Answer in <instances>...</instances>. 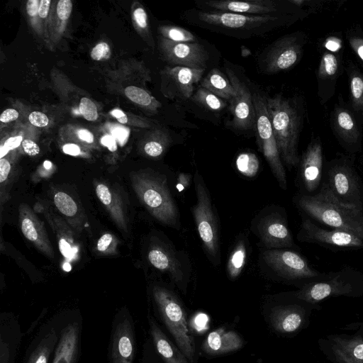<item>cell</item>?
<instances>
[{
	"mask_svg": "<svg viewBox=\"0 0 363 363\" xmlns=\"http://www.w3.org/2000/svg\"><path fill=\"white\" fill-rule=\"evenodd\" d=\"M12 351L8 341L1 335L0 340V363H13Z\"/></svg>",
	"mask_w": 363,
	"mask_h": 363,
	"instance_id": "cell-42",
	"label": "cell"
},
{
	"mask_svg": "<svg viewBox=\"0 0 363 363\" xmlns=\"http://www.w3.org/2000/svg\"><path fill=\"white\" fill-rule=\"evenodd\" d=\"M154 298L161 317L179 350L192 361L194 345L182 305L174 294L164 288L156 287Z\"/></svg>",
	"mask_w": 363,
	"mask_h": 363,
	"instance_id": "cell-8",
	"label": "cell"
},
{
	"mask_svg": "<svg viewBox=\"0 0 363 363\" xmlns=\"http://www.w3.org/2000/svg\"><path fill=\"white\" fill-rule=\"evenodd\" d=\"M191 184V175L180 173L179 174L177 183V189L181 191L186 189Z\"/></svg>",
	"mask_w": 363,
	"mask_h": 363,
	"instance_id": "cell-52",
	"label": "cell"
},
{
	"mask_svg": "<svg viewBox=\"0 0 363 363\" xmlns=\"http://www.w3.org/2000/svg\"><path fill=\"white\" fill-rule=\"evenodd\" d=\"M293 296L303 301L319 304L328 298L363 296V272L350 266L325 273L323 278L311 282L295 291Z\"/></svg>",
	"mask_w": 363,
	"mask_h": 363,
	"instance_id": "cell-5",
	"label": "cell"
},
{
	"mask_svg": "<svg viewBox=\"0 0 363 363\" xmlns=\"http://www.w3.org/2000/svg\"><path fill=\"white\" fill-rule=\"evenodd\" d=\"M44 165H45V167L49 168V167H51L52 164H51V163L50 162L45 161L44 162Z\"/></svg>",
	"mask_w": 363,
	"mask_h": 363,
	"instance_id": "cell-63",
	"label": "cell"
},
{
	"mask_svg": "<svg viewBox=\"0 0 363 363\" xmlns=\"http://www.w3.org/2000/svg\"><path fill=\"white\" fill-rule=\"evenodd\" d=\"M294 202L311 219L363 238V211L340 203L323 186L314 194H296Z\"/></svg>",
	"mask_w": 363,
	"mask_h": 363,
	"instance_id": "cell-2",
	"label": "cell"
},
{
	"mask_svg": "<svg viewBox=\"0 0 363 363\" xmlns=\"http://www.w3.org/2000/svg\"><path fill=\"white\" fill-rule=\"evenodd\" d=\"M96 193L104 205L108 206L112 202V194L106 185L104 184H98L96 187Z\"/></svg>",
	"mask_w": 363,
	"mask_h": 363,
	"instance_id": "cell-43",
	"label": "cell"
},
{
	"mask_svg": "<svg viewBox=\"0 0 363 363\" xmlns=\"http://www.w3.org/2000/svg\"><path fill=\"white\" fill-rule=\"evenodd\" d=\"M44 315H44V313H42V314H41V315L38 318V319L35 321V323H33V324H31L30 327L28 328V331H27V333H30V332L33 330V328L37 325V324H38L37 323H38V322H39V321L43 318V317Z\"/></svg>",
	"mask_w": 363,
	"mask_h": 363,
	"instance_id": "cell-62",
	"label": "cell"
},
{
	"mask_svg": "<svg viewBox=\"0 0 363 363\" xmlns=\"http://www.w3.org/2000/svg\"><path fill=\"white\" fill-rule=\"evenodd\" d=\"M343 328L353 333L320 337V350L333 363H363V322L351 323Z\"/></svg>",
	"mask_w": 363,
	"mask_h": 363,
	"instance_id": "cell-12",
	"label": "cell"
},
{
	"mask_svg": "<svg viewBox=\"0 0 363 363\" xmlns=\"http://www.w3.org/2000/svg\"><path fill=\"white\" fill-rule=\"evenodd\" d=\"M323 146L319 137L313 138L299 162V182L305 194H314L319 190L323 174Z\"/></svg>",
	"mask_w": 363,
	"mask_h": 363,
	"instance_id": "cell-18",
	"label": "cell"
},
{
	"mask_svg": "<svg viewBox=\"0 0 363 363\" xmlns=\"http://www.w3.org/2000/svg\"><path fill=\"white\" fill-rule=\"evenodd\" d=\"M353 155H340L325 162L321 186L340 203L363 211V180Z\"/></svg>",
	"mask_w": 363,
	"mask_h": 363,
	"instance_id": "cell-4",
	"label": "cell"
},
{
	"mask_svg": "<svg viewBox=\"0 0 363 363\" xmlns=\"http://www.w3.org/2000/svg\"><path fill=\"white\" fill-rule=\"evenodd\" d=\"M226 75L233 85L235 95L229 101L232 114L230 125L236 130L247 131L255 127L256 116L252 94L247 85L227 67Z\"/></svg>",
	"mask_w": 363,
	"mask_h": 363,
	"instance_id": "cell-15",
	"label": "cell"
},
{
	"mask_svg": "<svg viewBox=\"0 0 363 363\" xmlns=\"http://www.w3.org/2000/svg\"><path fill=\"white\" fill-rule=\"evenodd\" d=\"M342 71L340 54L326 50L321 56L317 72L318 96L320 104L328 102L335 92V86Z\"/></svg>",
	"mask_w": 363,
	"mask_h": 363,
	"instance_id": "cell-22",
	"label": "cell"
},
{
	"mask_svg": "<svg viewBox=\"0 0 363 363\" xmlns=\"http://www.w3.org/2000/svg\"><path fill=\"white\" fill-rule=\"evenodd\" d=\"M236 167L243 175L248 177H255L259 167L257 156L251 152H242L236 159Z\"/></svg>",
	"mask_w": 363,
	"mask_h": 363,
	"instance_id": "cell-33",
	"label": "cell"
},
{
	"mask_svg": "<svg viewBox=\"0 0 363 363\" xmlns=\"http://www.w3.org/2000/svg\"><path fill=\"white\" fill-rule=\"evenodd\" d=\"M54 203L57 209L66 216H73L77 212L75 201L67 194L59 191L54 196Z\"/></svg>",
	"mask_w": 363,
	"mask_h": 363,
	"instance_id": "cell-38",
	"label": "cell"
},
{
	"mask_svg": "<svg viewBox=\"0 0 363 363\" xmlns=\"http://www.w3.org/2000/svg\"><path fill=\"white\" fill-rule=\"evenodd\" d=\"M57 340V333L52 328L42 338L27 363H48Z\"/></svg>",
	"mask_w": 363,
	"mask_h": 363,
	"instance_id": "cell-30",
	"label": "cell"
},
{
	"mask_svg": "<svg viewBox=\"0 0 363 363\" xmlns=\"http://www.w3.org/2000/svg\"><path fill=\"white\" fill-rule=\"evenodd\" d=\"M111 114L114 116L118 122L122 124H125L128 122V118L126 114L122 111L121 109H113L111 111Z\"/></svg>",
	"mask_w": 363,
	"mask_h": 363,
	"instance_id": "cell-61",
	"label": "cell"
},
{
	"mask_svg": "<svg viewBox=\"0 0 363 363\" xmlns=\"http://www.w3.org/2000/svg\"><path fill=\"white\" fill-rule=\"evenodd\" d=\"M246 257V245L243 240H240L233 248L227 263V272L231 279H235L240 274Z\"/></svg>",
	"mask_w": 363,
	"mask_h": 363,
	"instance_id": "cell-32",
	"label": "cell"
},
{
	"mask_svg": "<svg viewBox=\"0 0 363 363\" xmlns=\"http://www.w3.org/2000/svg\"><path fill=\"white\" fill-rule=\"evenodd\" d=\"M306 43V37L301 32L278 38L259 56V68L264 74H273L293 67L301 59Z\"/></svg>",
	"mask_w": 363,
	"mask_h": 363,
	"instance_id": "cell-11",
	"label": "cell"
},
{
	"mask_svg": "<svg viewBox=\"0 0 363 363\" xmlns=\"http://www.w3.org/2000/svg\"><path fill=\"white\" fill-rule=\"evenodd\" d=\"M307 15L306 13L245 15L194 9L184 11L182 18L189 24L212 32L246 39L291 26Z\"/></svg>",
	"mask_w": 363,
	"mask_h": 363,
	"instance_id": "cell-1",
	"label": "cell"
},
{
	"mask_svg": "<svg viewBox=\"0 0 363 363\" xmlns=\"http://www.w3.org/2000/svg\"><path fill=\"white\" fill-rule=\"evenodd\" d=\"M133 16L137 24L141 28H146L147 27V16L143 9H136L133 13Z\"/></svg>",
	"mask_w": 363,
	"mask_h": 363,
	"instance_id": "cell-48",
	"label": "cell"
},
{
	"mask_svg": "<svg viewBox=\"0 0 363 363\" xmlns=\"http://www.w3.org/2000/svg\"><path fill=\"white\" fill-rule=\"evenodd\" d=\"M204 11L227 12L245 15H268L276 13H302L308 11L291 4L289 0H207L196 2Z\"/></svg>",
	"mask_w": 363,
	"mask_h": 363,
	"instance_id": "cell-13",
	"label": "cell"
},
{
	"mask_svg": "<svg viewBox=\"0 0 363 363\" xmlns=\"http://www.w3.org/2000/svg\"><path fill=\"white\" fill-rule=\"evenodd\" d=\"M165 39L176 43H199L197 37L188 30L179 26H168L161 28Z\"/></svg>",
	"mask_w": 363,
	"mask_h": 363,
	"instance_id": "cell-34",
	"label": "cell"
},
{
	"mask_svg": "<svg viewBox=\"0 0 363 363\" xmlns=\"http://www.w3.org/2000/svg\"><path fill=\"white\" fill-rule=\"evenodd\" d=\"M40 2L38 0H29L26 4L27 13L30 16H35L38 13Z\"/></svg>",
	"mask_w": 363,
	"mask_h": 363,
	"instance_id": "cell-55",
	"label": "cell"
},
{
	"mask_svg": "<svg viewBox=\"0 0 363 363\" xmlns=\"http://www.w3.org/2000/svg\"><path fill=\"white\" fill-rule=\"evenodd\" d=\"M22 147L25 152L30 156H35L40 152L39 146L33 140L25 139L22 141Z\"/></svg>",
	"mask_w": 363,
	"mask_h": 363,
	"instance_id": "cell-47",
	"label": "cell"
},
{
	"mask_svg": "<svg viewBox=\"0 0 363 363\" xmlns=\"http://www.w3.org/2000/svg\"><path fill=\"white\" fill-rule=\"evenodd\" d=\"M110 48L106 43L97 44L91 51V57L94 60H106L110 57Z\"/></svg>",
	"mask_w": 363,
	"mask_h": 363,
	"instance_id": "cell-41",
	"label": "cell"
},
{
	"mask_svg": "<svg viewBox=\"0 0 363 363\" xmlns=\"http://www.w3.org/2000/svg\"><path fill=\"white\" fill-rule=\"evenodd\" d=\"M113 240L112 235L106 233L103 235L98 240L97 250L100 252L106 251Z\"/></svg>",
	"mask_w": 363,
	"mask_h": 363,
	"instance_id": "cell-49",
	"label": "cell"
},
{
	"mask_svg": "<svg viewBox=\"0 0 363 363\" xmlns=\"http://www.w3.org/2000/svg\"><path fill=\"white\" fill-rule=\"evenodd\" d=\"M150 326L155 348L164 363H189L184 353L171 342L154 320H150Z\"/></svg>",
	"mask_w": 363,
	"mask_h": 363,
	"instance_id": "cell-27",
	"label": "cell"
},
{
	"mask_svg": "<svg viewBox=\"0 0 363 363\" xmlns=\"http://www.w3.org/2000/svg\"><path fill=\"white\" fill-rule=\"evenodd\" d=\"M294 298L296 302L274 308L270 315L273 328L281 334L293 335L298 333L308 325L313 311L321 309L320 304H312Z\"/></svg>",
	"mask_w": 363,
	"mask_h": 363,
	"instance_id": "cell-16",
	"label": "cell"
},
{
	"mask_svg": "<svg viewBox=\"0 0 363 363\" xmlns=\"http://www.w3.org/2000/svg\"><path fill=\"white\" fill-rule=\"evenodd\" d=\"M162 50L168 62L174 66L205 69L209 59L208 51L199 43H176L164 39Z\"/></svg>",
	"mask_w": 363,
	"mask_h": 363,
	"instance_id": "cell-19",
	"label": "cell"
},
{
	"mask_svg": "<svg viewBox=\"0 0 363 363\" xmlns=\"http://www.w3.org/2000/svg\"><path fill=\"white\" fill-rule=\"evenodd\" d=\"M205 69L174 66L164 69L167 96L176 101H185L193 96L194 85L202 78Z\"/></svg>",
	"mask_w": 363,
	"mask_h": 363,
	"instance_id": "cell-20",
	"label": "cell"
},
{
	"mask_svg": "<svg viewBox=\"0 0 363 363\" xmlns=\"http://www.w3.org/2000/svg\"><path fill=\"white\" fill-rule=\"evenodd\" d=\"M50 0H40L38 14L40 17L45 18L48 16Z\"/></svg>",
	"mask_w": 363,
	"mask_h": 363,
	"instance_id": "cell-59",
	"label": "cell"
},
{
	"mask_svg": "<svg viewBox=\"0 0 363 363\" xmlns=\"http://www.w3.org/2000/svg\"><path fill=\"white\" fill-rule=\"evenodd\" d=\"M135 337L130 320L124 317L116 325L111 345V363H133Z\"/></svg>",
	"mask_w": 363,
	"mask_h": 363,
	"instance_id": "cell-24",
	"label": "cell"
},
{
	"mask_svg": "<svg viewBox=\"0 0 363 363\" xmlns=\"http://www.w3.org/2000/svg\"><path fill=\"white\" fill-rule=\"evenodd\" d=\"M80 330L77 323L67 325L61 332L52 363H75L79 342Z\"/></svg>",
	"mask_w": 363,
	"mask_h": 363,
	"instance_id": "cell-25",
	"label": "cell"
},
{
	"mask_svg": "<svg viewBox=\"0 0 363 363\" xmlns=\"http://www.w3.org/2000/svg\"><path fill=\"white\" fill-rule=\"evenodd\" d=\"M330 125L340 145L351 155L362 150L361 125L353 113L342 101L330 115Z\"/></svg>",
	"mask_w": 363,
	"mask_h": 363,
	"instance_id": "cell-17",
	"label": "cell"
},
{
	"mask_svg": "<svg viewBox=\"0 0 363 363\" xmlns=\"http://www.w3.org/2000/svg\"><path fill=\"white\" fill-rule=\"evenodd\" d=\"M191 100L212 112H219L227 106L225 100L201 86L193 94Z\"/></svg>",
	"mask_w": 363,
	"mask_h": 363,
	"instance_id": "cell-31",
	"label": "cell"
},
{
	"mask_svg": "<svg viewBox=\"0 0 363 363\" xmlns=\"http://www.w3.org/2000/svg\"><path fill=\"white\" fill-rule=\"evenodd\" d=\"M59 247L61 253L66 257H69L72 256V247L65 240L61 239L59 242Z\"/></svg>",
	"mask_w": 363,
	"mask_h": 363,
	"instance_id": "cell-58",
	"label": "cell"
},
{
	"mask_svg": "<svg viewBox=\"0 0 363 363\" xmlns=\"http://www.w3.org/2000/svg\"><path fill=\"white\" fill-rule=\"evenodd\" d=\"M347 72L352 108L359 112L363 110V73L352 63L349 65Z\"/></svg>",
	"mask_w": 363,
	"mask_h": 363,
	"instance_id": "cell-29",
	"label": "cell"
},
{
	"mask_svg": "<svg viewBox=\"0 0 363 363\" xmlns=\"http://www.w3.org/2000/svg\"><path fill=\"white\" fill-rule=\"evenodd\" d=\"M21 230L24 236L30 241L35 242L43 247L42 241L43 233L40 231V225L37 221L31 217H24L21 220Z\"/></svg>",
	"mask_w": 363,
	"mask_h": 363,
	"instance_id": "cell-36",
	"label": "cell"
},
{
	"mask_svg": "<svg viewBox=\"0 0 363 363\" xmlns=\"http://www.w3.org/2000/svg\"><path fill=\"white\" fill-rule=\"evenodd\" d=\"M63 152L65 154L76 156L80 153L79 147L74 143H67L62 147Z\"/></svg>",
	"mask_w": 363,
	"mask_h": 363,
	"instance_id": "cell-57",
	"label": "cell"
},
{
	"mask_svg": "<svg viewBox=\"0 0 363 363\" xmlns=\"http://www.w3.org/2000/svg\"><path fill=\"white\" fill-rule=\"evenodd\" d=\"M169 143V135L161 133L157 139H152L145 143L144 151L150 157H157L164 153Z\"/></svg>",
	"mask_w": 363,
	"mask_h": 363,
	"instance_id": "cell-37",
	"label": "cell"
},
{
	"mask_svg": "<svg viewBox=\"0 0 363 363\" xmlns=\"http://www.w3.org/2000/svg\"><path fill=\"white\" fill-rule=\"evenodd\" d=\"M196 203L193 214L199 237L212 262H220L218 220L214 213L209 191L202 176L196 172L194 177Z\"/></svg>",
	"mask_w": 363,
	"mask_h": 363,
	"instance_id": "cell-7",
	"label": "cell"
},
{
	"mask_svg": "<svg viewBox=\"0 0 363 363\" xmlns=\"http://www.w3.org/2000/svg\"><path fill=\"white\" fill-rule=\"evenodd\" d=\"M23 139L20 135L9 138L3 145L8 151L13 150L22 143Z\"/></svg>",
	"mask_w": 363,
	"mask_h": 363,
	"instance_id": "cell-54",
	"label": "cell"
},
{
	"mask_svg": "<svg viewBox=\"0 0 363 363\" xmlns=\"http://www.w3.org/2000/svg\"><path fill=\"white\" fill-rule=\"evenodd\" d=\"M258 236L269 249H294L296 247L286 218L278 213L264 216L257 226Z\"/></svg>",
	"mask_w": 363,
	"mask_h": 363,
	"instance_id": "cell-21",
	"label": "cell"
},
{
	"mask_svg": "<svg viewBox=\"0 0 363 363\" xmlns=\"http://www.w3.org/2000/svg\"><path fill=\"white\" fill-rule=\"evenodd\" d=\"M30 122L37 127H45L48 124L47 116L39 111H33L28 116Z\"/></svg>",
	"mask_w": 363,
	"mask_h": 363,
	"instance_id": "cell-46",
	"label": "cell"
},
{
	"mask_svg": "<svg viewBox=\"0 0 363 363\" xmlns=\"http://www.w3.org/2000/svg\"><path fill=\"white\" fill-rule=\"evenodd\" d=\"M18 112L13 108H8L5 110L0 116V121L3 123H9L17 119Z\"/></svg>",
	"mask_w": 363,
	"mask_h": 363,
	"instance_id": "cell-53",
	"label": "cell"
},
{
	"mask_svg": "<svg viewBox=\"0 0 363 363\" xmlns=\"http://www.w3.org/2000/svg\"><path fill=\"white\" fill-rule=\"evenodd\" d=\"M111 132L112 133V136L120 143L121 145H123L127 140L130 131L129 130L121 125H113Z\"/></svg>",
	"mask_w": 363,
	"mask_h": 363,
	"instance_id": "cell-45",
	"label": "cell"
},
{
	"mask_svg": "<svg viewBox=\"0 0 363 363\" xmlns=\"http://www.w3.org/2000/svg\"><path fill=\"white\" fill-rule=\"evenodd\" d=\"M265 263L279 277L296 283L299 288L325 275L313 268L307 259L293 249H269L263 252Z\"/></svg>",
	"mask_w": 363,
	"mask_h": 363,
	"instance_id": "cell-9",
	"label": "cell"
},
{
	"mask_svg": "<svg viewBox=\"0 0 363 363\" xmlns=\"http://www.w3.org/2000/svg\"><path fill=\"white\" fill-rule=\"evenodd\" d=\"M72 4L70 0H60L57 6L58 17L61 20H67L72 12Z\"/></svg>",
	"mask_w": 363,
	"mask_h": 363,
	"instance_id": "cell-44",
	"label": "cell"
},
{
	"mask_svg": "<svg viewBox=\"0 0 363 363\" xmlns=\"http://www.w3.org/2000/svg\"><path fill=\"white\" fill-rule=\"evenodd\" d=\"M150 264L156 269L167 272L177 284H184L187 280L189 269L182 260L177 252L163 246L152 248L148 253Z\"/></svg>",
	"mask_w": 363,
	"mask_h": 363,
	"instance_id": "cell-23",
	"label": "cell"
},
{
	"mask_svg": "<svg viewBox=\"0 0 363 363\" xmlns=\"http://www.w3.org/2000/svg\"><path fill=\"white\" fill-rule=\"evenodd\" d=\"M348 42L357 57L363 62V35L357 32L348 34Z\"/></svg>",
	"mask_w": 363,
	"mask_h": 363,
	"instance_id": "cell-40",
	"label": "cell"
},
{
	"mask_svg": "<svg viewBox=\"0 0 363 363\" xmlns=\"http://www.w3.org/2000/svg\"><path fill=\"white\" fill-rule=\"evenodd\" d=\"M135 189L152 216L163 224L179 228L177 206L162 176L144 174L135 179Z\"/></svg>",
	"mask_w": 363,
	"mask_h": 363,
	"instance_id": "cell-6",
	"label": "cell"
},
{
	"mask_svg": "<svg viewBox=\"0 0 363 363\" xmlns=\"http://www.w3.org/2000/svg\"><path fill=\"white\" fill-rule=\"evenodd\" d=\"M241 337L234 331L218 328L210 333L203 344V350L211 354H220L238 350Z\"/></svg>",
	"mask_w": 363,
	"mask_h": 363,
	"instance_id": "cell-26",
	"label": "cell"
},
{
	"mask_svg": "<svg viewBox=\"0 0 363 363\" xmlns=\"http://www.w3.org/2000/svg\"><path fill=\"white\" fill-rule=\"evenodd\" d=\"M101 143L107 147L111 151H115L117 149L116 142L112 135H106L102 137Z\"/></svg>",
	"mask_w": 363,
	"mask_h": 363,
	"instance_id": "cell-56",
	"label": "cell"
},
{
	"mask_svg": "<svg viewBox=\"0 0 363 363\" xmlns=\"http://www.w3.org/2000/svg\"><path fill=\"white\" fill-rule=\"evenodd\" d=\"M64 269H65V270H66V271H69V270H70V269H71V267H70L69 264H68L67 263H66V264H65V266H64Z\"/></svg>",
	"mask_w": 363,
	"mask_h": 363,
	"instance_id": "cell-64",
	"label": "cell"
},
{
	"mask_svg": "<svg viewBox=\"0 0 363 363\" xmlns=\"http://www.w3.org/2000/svg\"><path fill=\"white\" fill-rule=\"evenodd\" d=\"M11 170V164L9 162L4 158L0 160V182H4L8 178Z\"/></svg>",
	"mask_w": 363,
	"mask_h": 363,
	"instance_id": "cell-50",
	"label": "cell"
},
{
	"mask_svg": "<svg viewBox=\"0 0 363 363\" xmlns=\"http://www.w3.org/2000/svg\"><path fill=\"white\" fill-rule=\"evenodd\" d=\"M126 96L132 101L143 106H152L154 108L159 106L157 102L146 91L135 86H129L125 89Z\"/></svg>",
	"mask_w": 363,
	"mask_h": 363,
	"instance_id": "cell-35",
	"label": "cell"
},
{
	"mask_svg": "<svg viewBox=\"0 0 363 363\" xmlns=\"http://www.w3.org/2000/svg\"><path fill=\"white\" fill-rule=\"evenodd\" d=\"M200 86L228 101L235 95V91L227 75L216 68L210 70L201 81Z\"/></svg>",
	"mask_w": 363,
	"mask_h": 363,
	"instance_id": "cell-28",
	"label": "cell"
},
{
	"mask_svg": "<svg viewBox=\"0 0 363 363\" xmlns=\"http://www.w3.org/2000/svg\"><path fill=\"white\" fill-rule=\"evenodd\" d=\"M79 108L80 113L86 120L94 121L98 118L96 106L89 99L86 97L82 98Z\"/></svg>",
	"mask_w": 363,
	"mask_h": 363,
	"instance_id": "cell-39",
	"label": "cell"
},
{
	"mask_svg": "<svg viewBox=\"0 0 363 363\" xmlns=\"http://www.w3.org/2000/svg\"><path fill=\"white\" fill-rule=\"evenodd\" d=\"M301 218L296 235L301 242L316 244L333 250L363 248V238L360 236L338 229H325L303 213Z\"/></svg>",
	"mask_w": 363,
	"mask_h": 363,
	"instance_id": "cell-14",
	"label": "cell"
},
{
	"mask_svg": "<svg viewBox=\"0 0 363 363\" xmlns=\"http://www.w3.org/2000/svg\"><path fill=\"white\" fill-rule=\"evenodd\" d=\"M252 96L258 145L280 187L286 190L287 189L286 171L273 132L265 96L257 91L253 93Z\"/></svg>",
	"mask_w": 363,
	"mask_h": 363,
	"instance_id": "cell-10",
	"label": "cell"
},
{
	"mask_svg": "<svg viewBox=\"0 0 363 363\" xmlns=\"http://www.w3.org/2000/svg\"><path fill=\"white\" fill-rule=\"evenodd\" d=\"M78 137L85 142L91 143L94 141L93 134L86 129H81L77 131Z\"/></svg>",
	"mask_w": 363,
	"mask_h": 363,
	"instance_id": "cell-60",
	"label": "cell"
},
{
	"mask_svg": "<svg viewBox=\"0 0 363 363\" xmlns=\"http://www.w3.org/2000/svg\"><path fill=\"white\" fill-rule=\"evenodd\" d=\"M267 108L282 162L289 167L299 164L298 144L303 115L294 101L281 94L265 96Z\"/></svg>",
	"mask_w": 363,
	"mask_h": 363,
	"instance_id": "cell-3",
	"label": "cell"
},
{
	"mask_svg": "<svg viewBox=\"0 0 363 363\" xmlns=\"http://www.w3.org/2000/svg\"><path fill=\"white\" fill-rule=\"evenodd\" d=\"M325 47L330 52H338L341 48V41L335 37H330L326 40Z\"/></svg>",
	"mask_w": 363,
	"mask_h": 363,
	"instance_id": "cell-51",
	"label": "cell"
}]
</instances>
